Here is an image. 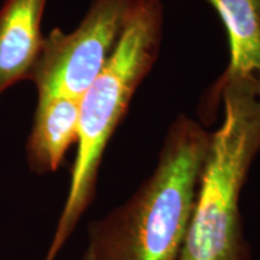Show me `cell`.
I'll return each instance as SVG.
<instances>
[{
	"mask_svg": "<svg viewBox=\"0 0 260 260\" xmlns=\"http://www.w3.org/2000/svg\"><path fill=\"white\" fill-rule=\"evenodd\" d=\"M210 141L211 133L199 123L178 117L151 177L90 225L83 260H178Z\"/></svg>",
	"mask_w": 260,
	"mask_h": 260,
	"instance_id": "cell-1",
	"label": "cell"
},
{
	"mask_svg": "<svg viewBox=\"0 0 260 260\" xmlns=\"http://www.w3.org/2000/svg\"><path fill=\"white\" fill-rule=\"evenodd\" d=\"M160 0H133L113 54L80 99L77 152L70 187L45 260H54L95 193L103 154L160 48Z\"/></svg>",
	"mask_w": 260,
	"mask_h": 260,
	"instance_id": "cell-2",
	"label": "cell"
},
{
	"mask_svg": "<svg viewBox=\"0 0 260 260\" xmlns=\"http://www.w3.org/2000/svg\"><path fill=\"white\" fill-rule=\"evenodd\" d=\"M222 102L223 122L211 134L178 260H246L239 199L260 151V96L248 84L232 83Z\"/></svg>",
	"mask_w": 260,
	"mask_h": 260,
	"instance_id": "cell-3",
	"label": "cell"
},
{
	"mask_svg": "<svg viewBox=\"0 0 260 260\" xmlns=\"http://www.w3.org/2000/svg\"><path fill=\"white\" fill-rule=\"evenodd\" d=\"M133 0H93L73 31L54 28L44 35L27 80L38 95L81 99L113 54Z\"/></svg>",
	"mask_w": 260,
	"mask_h": 260,
	"instance_id": "cell-4",
	"label": "cell"
},
{
	"mask_svg": "<svg viewBox=\"0 0 260 260\" xmlns=\"http://www.w3.org/2000/svg\"><path fill=\"white\" fill-rule=\"evenodd\" d=\"M207 2L222 19L230 48L229 65L201 100L200 116L212 119L228 84H248L260 96V0Z\"/></svg>",
	"mask_w": 260,
	"mask_h": 260,
	"instance_id": "cell-5",
	"label": "cell"
},
{
	"mask_svg": "<svg viewBox=\"0 0 260 260\" xmlns=\"http://www.w3.org/2000/svg\"><path fill=\"white\" fill-rule=\"evenodd\" d=\"M47 0H5L0 8V95L27 80L44 35L41 22Z\"/></svg>",
	"mask_w": 260,
	"mask_h": 260,
	"instance_id": "cell-6",
	"label": "cell"
},
{
	"mask_svg": "<svg viewBox=\"0 0 260 260\" xmlns=\"http://www.w3.org/2000/svg\"><path fill=\"white\" fill-rule=\"evenodd\" d=\"M80 99L67 95H38L34 122L28 138L27 159L31 171H56L68 149L77 141Z\"/></svg>",
	"mask_w": 260,
	"mask_h": 260,
	"instance_id": "cell-7",
	"label": "cell"
}]
</instances>
